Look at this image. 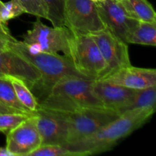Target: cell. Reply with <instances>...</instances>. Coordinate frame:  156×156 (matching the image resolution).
I'll use <instances>...</instances> for the list:
<instances>
[{
    "label": "cell",
    "instance_id": "6da1fadb",
    "mask_svg": "<svg viewBox=\"0 0 156 156\" xmlns=\"http://www.w3.org/2000/svg\"><path fill=\"white\" fill-rule=\"evenodd\" d=\"M155 109L139 108L126 111L90 136L65 146L81 156L101 153L112 149L117 142L141 127Z\"/></svg>",
    "mask_w": 156,
    "mask_h": 156
},
{
    "label": "cell",
    "instance_id": "7a4b0ae2",
    "mask_svg": "<svg viewBox=\"0 0 156 156\" xmlns=\"http://www.w3.org/2000/svg\"><path fill=\"white\" fill-rule=\"evenodd\" d=\"M9 48L23 56L41 73V79L30 88L38 103L45 98L53 85L62 78L77 76L88 79L79 73L71 59L66 56L44 52L34 53L19 41L11 42Z\"/></svg>",
    "mask_w": 156,
    "mask_h": 156
},
{
    "label": "cell",
    "instance_id": "3957f363",
    "mask_svg": "<svg viewBox=\"0 0 156 156\" xmlns=\"http://www.w3.org/2000/svg\"><path fill=\"white\" fill-rule=\"evenodd\" d=\"M93 79L77 76L62 78L39 102V106L64 113L88 107H104L93 94Z\"/></svg>",
    "mask_w": 156,
    "mask_h": 156
},
{
    "label": "cell",
    "instance_id": "277c9868",
    "mask_svg": "<svg viewBox=\"0 0 156 156\" xmlns=\"http://www.w3.org/2000/svg\"><path fill=\"white\" fill-rule=\"evenodd\" d=\"M69 59L76 70L88 79L99 80L105 76L107 64L90 34H72Z\"/></svg>",
    "mask_w": 156,
    "mask_h": 156
},
{
    "label": "cell",
    "instance_id": "5b68a950",
    "mask_svg": "<svg viewBox=\"0 0 156 156\" xmlns=\"http://www.w3.org/2000/svg\"><path fill=\"white\" fill-rule=\"evenodd\" d=\"M120 115L114 110L105 107H88L66 113L68 123L66 145L93 135Z\"/></svg>",
    "mask_w": 156,
    "mask_h": 156
},
{
    "label": "cell",
    "instance_id": "8992f818",
    "mask_svg": "<svg viewBox=\"0 0 156 156\" xmlns=\"http://www.w3.org/2000/svg\"><path fill=\"white\" fill-rule=\"evenodd\" d=\"M72 33L66 27H49L37 18L33 27L23 35L22 41L30 51L44 53H63L69 58V41Z\"/></svg>",
    "mask_w": 156,
    "mask_h": 156
},
{
    "label": "cell",
    "instance_id": "52a82bcc",
    "mask_svg": "<svg viewBox=\"0 0 156 156\" xmlns=\"http://www.w3.org/2000/svg\"><path fill=\"white\" fill-rule=\"evenodd\" d=\"M64 26L73 34H91L105 29L95 3L90 0H65Z\"/></svg>",
    "mask_w": 156,
    "mask_h": 156
},
{
    "label": "cell",
    "instance_id": "ba28073f",
    "mask_svg": "<svg viewBox=\"0 0 156 156\" xmlns=\"http://www.w3.org/2000/svg\"><path fill=\"white\" fill-rule=\"evenodd\" d=\"M90 35L97 44L107 64L106 73L102 79L131 65L127 44L117 37L110 30L105 28Z\"/></svg>",
    "mask_w": 156,
    "mask_h": 156
},
{
    "label": "cell",
    "instance_id": "9c48e42d",
    "mask_svg": "<svg viewBox=\"0 0 156 156\" xmlns=\"http://www.w3.org/2000/svg\"><path fill=\"white\" fill-rule=\"evenodd\" d=\"M34 113L41 145L56 144L65 146L68 137L66 113L41 106Z\"/></svg>",
    "mask_w": 156,
    "mask_h": 156
},
{
    "label": "cell",
    "instance_id": "30bf717a",
    "mask_svg": "<svg viewBox=\"0 0 156 156\" xmlns=\"http://www.w3.org/2000/svg\"><path fill=\"white\" fill-rule=\"evenodd\" d=\"M105 28L127 44V40L139 21L128 15L120 2L104 0L96 4Z\"/></svg>",
    "mask_w": 156,
    "mask_h": 156
},
{
    "label": "cell",
    "instance_id": "8fae6325",
    "mask_svg": "<svg viewBox=\"0 0 156 156\" xmlns=\"http://www.w3.org/2000/svg\"><path fill=\"white\" fill-rule=\"evenodd\" d=\"M35 113L6 133V149L14 156H28L41 146Z\"/></svg>",
    "mask_w": 156,
    "mask_h": 156
},
{
    "label": "cell",
    "instance_id": "7c38bea8",
    "mask_svg": "<svg viewBox=\"0 0 156 156\" xmlns=\"http://www.w3.org/2000/svg\"><path fill=\"white\" fill-rule=\"evenodd\" d=\"M0 76L22 79L29 88L41 79L39 71L10 48L0 50Z\"/></svg>",
    "mask_w": 156,
    "mask_h": 156
},
{
    "label": "cell",
    "instance_id": "4fadbf2b",
    "mask_svg": "<svg viewBox=\"0 0 156 156\" xmlns=\"http://www.w3.org/2000/svg\"><path fill=\"white\" fill-rule=\"evenodd\" d=\"M100 80L130 89L141 90L156 86V70L155 69L134 67L130 65Z\"/></svg>",
    "mask_w": 156,
    "mask_h": 156
},
{
    "label": "cell",
    "instance_id": "5bb4252c",
    "mask_svg": "<svg viewBox=\"0 0 156 156\" xmlns=\"http://www.w3.org/2000/svg\"><path fill=\"white\" fill-rule=\"evenodd\" d=\"M92 91L105 108L114 110L120 114V111L133 97L136 90L105 81L94 80Z\"/></svg>",
    "mask_w": 156,
    "mask_h": 156
},
{
    "label": "cell",
    "instance_id": "9a60e30c",
    "mask_svg": "<svg viewBox=\"0 0 156 156\" xmlns=\"http://www.w3.org/2000/svg\"><path fill=\"white\" fill-rule=\"evenodd\" d=\"M120 3L129 17L139 21L156 22V14L148 0H121Z\"/></svg>",
    "mask_w": 156,
    "mask_h": 156
},
{
    "label": "cell",
    "instance_id": "2e32d148",
    "mask_svg": "<svg viewBox=\"0 0 156 156\" xmlns=\"http://www.w3.org/2000/svg\"><path fill=\"white\" fill-rule=\"evenodd\" d=\"M0 105L11 110L24 114H33L17 98L12 82L7 76H0Z\"/></svg>",
    "mask_w": 156,
    "mask_h": 156
},
{
    "label": "cell",
    "instance_id": "e0dca14e",
    "mask_svg": "<svg viewBox=\"0 0 156 156\" xmlns=\"http://www.w3.org/2000/svg\"><path fill=\"white\" fill-rule=\"evenodd\" d=\"M127 44L156 46V22L139 21L127 40Z\"/></svg>",
    "mask_w": 156,
    "mask_h": 156
},
{
    "label": "cell",
    "instance_id": "ac0fdd59",
    "mask_svg": "<svg viewBox=\"0 0 156 156\" xmlns=\"http://www.w3.org/2000/svg\"><path fill=\"white\" fill-rule=\"evenodd\" d=\"M156 86L149 87L141 90H136L129 103L120 111V114L139 108L155 109Z\"/></svg>",
    "mask_w": 156,
    "mask_h": 156
},
{
    "label": "cell",
    "instance_id": "d6986e66",
    "mask_svg": "<svg viewBox=\"0 0 156 156\" xmlns=\"http://www.w3.org/2000/svg\"><path fill=\"white\" fill-rule=\"evenodd\" d=\"M13 85L14 90L19 101L28 111L34 112L39 108L37 100L31 92L27 84L21 79L16 77H9Z\"/></svg>",
    "mask_w": 156,
    "mask_h": 156
},
{
    "label": "cell",
    "instance_id": "ffe728a7",
    "mask_svg": "<svg viewBox=\"0 0 156 156\" xmlns=\"http://www.w3.org/2000/svg\"><path fill=\"white\" fill-rule=\"evenodd\" d=\"M46 8L47 20L53 27L64 26V4L65 0H42Z\"/></svg>",
    "mask_w": 156,
    "mask_h": 156
},
{
    "label": "cell",
    "instance_id": "44dd1931",
    "mask_svg": "<svg viewBox=\"0 0 156 156\" xmlns=\"http://www.w3.org/2000/svg\"><path fill=\"white\" fill-rule=\"evenodd\" d=\"M28 156H81V155L61 145L45 144L40 146Z\"/></svg>",
    "mask_w": 156,
    "mask_h": 156
},
{
    "label": "cell",
    "instance_id": "7402d4cb",
    "mask_svg": "<svg viewBox=\"0 0 156 156\" xmlns=\"http://www.w3.org/2000/svg\"><path fill=\"white\" fill-rule=\"evenodd\" d=\"M24 13H25V11L18 0L2 2L0 6V21L7 24L9 20L18 18Z\"/></svg>",
    "mask_w": 156,
    "mask_h": 156
},
{
    "label": "cell",
    "instance_id": "603a6c76",
    "mask_svg": "<svg viewBox=\"0 0 156 156\" xmlns=\"http://www.w3.org/2000/svg\"><path fill=\"white\" fill-rule=\"evenodd\" d=\"M33 114L24 113H5L0 114V132L7 133L11 129L16 127L21 122L28 118Z\"/></svg>",
    "mask_w": 156,
    "mask_h": 156
},
{
    "label": "cell",
    "instance_id": "cb8c5ba5",
    "mask_svg": "<svg viewBox=\"0 0 156 156\" xmlns=\"http://www.w3.org/2000/svg\"><path fill=\"white\" fill-rule=\"evenodd\" d=\"M24 8L25 13L30 14L37 18L47 19L46 8L42 0H18Z\"/></svg>",
    "mask_w": 156,
    "mask_h": 156
},
{
    "label": "cell",
    "instance_id": "d4e9b609",
    "mask_svg": "<svg viewBox=\"0 0 156 156\" xmlns=\"http://www.w3.org/2000/svg\"><path fill=\"white\" fill-rule=\"evenodd\" d=\"M17 40L12 36L7 24H0V50L9 48V44Z\"/></svg>",
    "mask_w": 156,
    "mask_h": 156
},
{
    "label": "cell",
    "instance_id": "484cf974",
    "mask_svg": "<svg viewBox=\"0 0 156 156\" xmlns=\"http://www.w3.org/2000/svg\"><path fill=\"white\" fill-rule=\"evenodd\" d=\"M0 156H14V155L6 147H0Z\"/></svg>",
    "mask_w": 156,
    "mask_h": 156
},
{
    "label": "cell",
    "instance_id": "4316f807",
    "mask_svg": "<svg viewBox=\"0 0 156 156\" xmlns=\"http://www.w3.org/2000/svg\"><path fill=\"white\" fill-rule=\"evenodd\" d=\"M5 113H20V112H17V111H13V110L9 109V108H5V107L0 105V114H5Z\"/></svg>",
    "mask_w": 156,
    "mask_h": 156
},
{
    "label": "cell",
    "instance_id": "83f0119b",
    "mask_svg": "<svg viewBox=\"0 0 156 156\" xmlns=\"http://www.w3.org/2000/svg\"><path fill=\"white\" fill-rule=\"evenodd\" d=\"M90 1H91L92 2H94V3H95V4H98V3L103 2L104 0H90Z\"/></svg>",
    "mask_w": 156,
    "mask_h": 156
},
{
    "label": "cell",
    "instance_id": "f1b7e54d",
    "mask_svg": "<svg viewBox=\"0 0 156 156\" xmlns=\"http://www.w3.org/2000/svg\"><path fill=\"white\" fill-rule=\"evenodd\" d=\"M112 1H115V2H120L121 0H112Z\"/></svg>",
    "mask_w": 156,
    "mask_h": 156
},
{
    "label": "cell",
    "instance_id": "f546056e",
    "mask_svg": "<svg viewBox=\"0 0 156 156\" xmlns=\"http://www.w3.org/2000/svg\"><path fill=\"white\" fill-rule=\"evenodd\" d=\"M2 2L1 0H0V6H1V4H2Z\"/></svg>",
    "mask_w": 156,
    "mask_h": 156
},
{
    "label": "cell",
    "instance_id": "4dcf8cb0",
    "mask_svg": "<svg viewBox=\"0 0 156 156\" xmlns=\"http://www.w3.org/2000/svg\"><path fill=\"white\" fill-rule=\"evenodd\" d=\"M0 24H3V23H2L1 21H0Z\"/></svg>",
    "mask_w": 156,
    "mask_h": 156
}]
</instances>
